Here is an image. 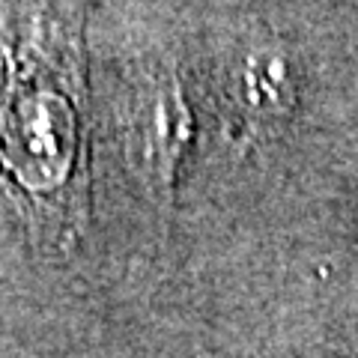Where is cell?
I'll return each mask as SVG.
<instances>
[{
  "label": "cell",
  "instance_id": "cell-1",
  "mask_svg": "<svg viewBox=\"0 0 358 358\" xmlns=\"http://www.w3.org/2000/svg\"><path fill=\"white\" fill-rule=\"evenodd\" d=\"M84 9L0 0V192L45 251H69L87 224Z\"/></svg>",
  "mask_w": 358,
  "mask_h": 358
},
{
  "label": "cell",
  "instance_id": "cell-2",
  "mask_svg": "<svg viewBox=\"0 0 358 358\" xmlns=\"http://www.w3.org/2000/svg\"><path fill=\"white\" fill-rule=\"evenodd\" d=\"M126 155L134 176L162 209L171 206L176 176L194 134V117L179 75L164 63L141 69L122 110Z\"/></svg>",
  "mask_w": 358,
  "mask_h": 358
},
{
  "label": "cell",
  "instance_id": "cell-3",
  "mask_svg": "<svg viewBox=\"0 0 358 358\" xmlns=\"http://www.w3.org/2000/svg\"><path fill=\"white\" fill-rule=\"evenodd\" d=\"M224 93L248 126L263 129L284 120L296 105V81L287 54L263 39L245 42L227 60Z\"/></svg>",
  "mask_w": 358,
  "mask_h": 358
}]
</instances>
